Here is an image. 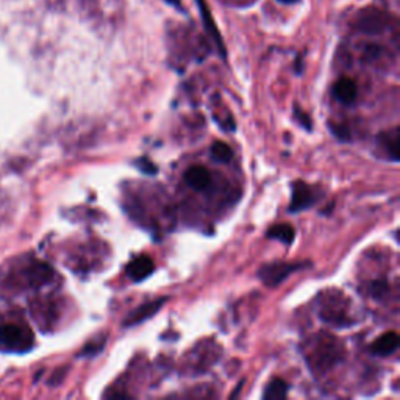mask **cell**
<instances>
[{
	"mask_svg": "<svg viewBox=\"0 0 400 400\" xmlns=\"http://www.w3.org/2000/svg\"><path fill=\"white\" fill-rule=\"evenodd\" d=\"M391 24V16L377 6H367V8L358 11L355 17V29L366 35H380L388 30Z\"/></svg>",
	"mask_w": 400,
	"mask_h": 400,
	"instance_id": "1",
	"label": "cell"
},
{
	"mask_svg": "<svg viewBox=\"0 0 400 400\" xmlns=\"http://www.w3.org/2000/svg\"><path fill=\"white\" fill-rule=\"evenodd\" d=\"M0 344L5 349L27 350L34 344V334L27 327L6 324L0 327Z\"/></svg>",
	"mask_w": 400,
	"mask_h": 400,
	"instance_id": "2",
	"label": "cell"
},
{
	"mask_svg": "<svg viewBox=\"0 0 400 400\" xmlns=\"http://www.w3.org/2000/svg\"><path fill=\"white\" fill-rule=\"evenodd\" d=\"M302 267H304V265L300 263H271L261 267L258 275L265 285L277 286L281 281L290 277L292 272L299 271Z\"/></svg>",
	"mask_w": 400,
	"mask_h": 400,
	"instance_id": "3",
	"label": "cell"
},
{
	"mask_svg": "<svg viewBox=\"0 0 400 400\" xmlns=\"http://www.w3.org/2000/svg\"><path fill=\"white\" fill-rule=\"evenodd\" d=\"M166 300L168 299H156L152 302H146V304H142L141 306L135 308V310L124 319V327H135L155 316L160 308L166 304Z\"/></svg>",
	"mask_w": 400,
	"mask_h": 400,
	"instance_id": "4",
	"label": "cell"
},
{
	"mask_svg": "<svg viewBox=\"0 0 400 400\" xmlns=\"http://www.w3.org/2000/svg\"><path fill=\"white\" fill-rule=\"evenodd\" d=\"M314 203V193L313 189L306 185L305 182H296L292 185V198L290 212L297 213L310 208Z\"/></svg>",
	"mask_w": 400,
	"mask_h": 400,
	"instance_id": "5",
	"label": "cell"
},
{
	"mask_svg": "<svg viewBox=\"0 0 400 400\" xmlns=\"http://www.w3.org/2000/svg\"><path fill=\"white\" fill-rule=\"evenodd\" d=\"M195 3H198V6H199L202 21H203V25H205L208 35L212 36L213 43L216 44V47H218V50H219V54H221L222 57H225L224 43H222V38H221V35H219V30H218V27H216V24H214V21H213L212 15H209L208 5L205 3V0H195Z\"/></svg>",
	"mask_w": 400,
	"mask_h": 400,
	"instance_id": "6",
	"label": "cell"
},
{
	"mask_svg": "<svg viewBox=\"0 0 400 400\" xmlns=\"http://www.w3.org/2000/svg\"><path fill=\"white\" fill-rule=\"evenodd\" d=\"M155 271V265L152 258L141 255V257L135 258L132 263L127 266V275L133 281H142L146 280L150 274Z\"/></svg>",
	"mask_w": 400,
	"mask_h": 400,
	"instance_id": "7",
	"label": "cell"
},
{
	"mask_svg": "<svg viewBox=\"0 0 400 400\" xmlns=\"http://www.w3.org/2000/svg\"><path fill=\"white\" fill-rule=\"evenodd\" d=\"M399 347V334L396 332H388L376 339V343H372L371 352L377 357H390L397 350Z\"/></svg>",
	"mask_w": 400,
	"mask_h": 400,
	"instance_id": "8",
	"label": "cell"
},
{
	"mask_svg": "<svg viewBox=\"0 0 400 400\" xmlns=\"http://www.w3.org/2000/svg\"><path fill=\"white\" fill-rule=\"evenodd\" d=\"M333 96L338 102L344 105H350L355 102L358 96V88L357 84L350 78H341L333 87Z\"/></svg>",
	"mask_w": 400,
	"mask_h": 400,
	"instance_id": "9",
	"label": "cell"
},
{
	"mask_svg": "<svg viewBox=\"0 0 400 400\" xmlns=\"http://www.w3.org/2000/svg\"><path fill=\"white\" fill-rule=\"evenodd\" d=\"M185 182L195 191H203L212 185V174L203 166H193L185 172Z\"/></svg>",
	"mask_w": 400,
	"mask_h": 400,
	"instance_id": "10",
	"label": "cell"
},
{
	"mask_svg": "<svg viewBox=\"0 0 400 400\" xmlns=\"http://www.w3.org/2000/svg\"><path fill=\"white\" fill-rule=\"evenodd\" d=\"M267 238L271 239H277L281 241L283 244H291L294 241V236H296V232H294L292 225L290 224H279V225H274L267 230Z\"/></svg>",
	"mask_w": 400,
	"mask_h": 400,
	"instance_id": "11",
	"label": "cell"
},
{
	"mask_svg": "<svg viewBox=\"0 0 400 400\" xmlns=\"http://www.w3.org/2000/svg\"><path fill=\"white\" fill-rule=\"evenodd\" d=\"M380 142H382L383 149L386 150L391 155V158L397 161L399 160V155H397V150H399V130L394 128L392 132L388 133H382L380 135Z\"/></svg>",
	"mask_w": 400,
	"mask_h": 400,
	"instance_id": "12",
	"label": "cell"
},
{
	"mask_svg": "<svg viewBox=\"0 0 400 400\" xmlns=\"http://www.w3.org/2000/svg\"><path fill=\"white\" fill-rule=\"evenodd\" d=\"M286 394H288V385H286L285 380L275 378L267 385L263 397L266 400H279V399H285Z\"/></svg>",
	"mask_w": 400,
	"mask_h": 400,
	"instance_id": "13",
	"label": "cell"
},
{
	"mask_svg": "<svg viewBox=\"0 0 400 400\" xmlns=\"http://www.w3.org/2000/svg\"><path fill=\"white\" fill-rule=\"evenodd\" d=\"M212 156L219 163H228L233 158V152L228 144L222 141H216L212 146Z\"/></svg>",
	"mask_w": 400,
	"mask_h": 400,
	"instance_id": "14",
	"label": "cell"
},
{
	"mask_svg": "<svg viewBox=\"0 0 400 400\" xmlns=\"http://www.w3.org/2000/svg\"><path fill=\"white\" fill-rule=\"evenodd\" d=\"M105 346V339L102 338V341H96V343H91L87 347H83V350L80 353V357H93L96 353H99Z\"/></svg>",
	"mask_w": 400,
	"mask_h": 400,
	"instance_id": "15",
	"label": "cell"
},
{
	"mask_svg": "<svg viewBox=\"0 0 400 400\" xmlns=\"http://www.w3.org/2000/svg\"><path fill=\"white\" fill-rule=\"evenodd\" d=\"M136 166L140 168V170L141 172H144V174H147V175H155L156 174V166L154 165L152 161H150L149 158H140L136 161Z\"/></svg>",
	"mask_w": 400,
	"mask_h": 400,
	"instance_id": "16",
	"label": "cell"
},
{
	"mask_svg": "<svg viewBox=\"0 0 400 400\" xmlns=\"http://www.w3.org/2000/svg\"><path fill=\"white\" fill-rule=\"evenodd\" d=\"M332 132L341 141H350V132L343 126H332Z\"/></svg>",
	"mask_w": 400,
	"mask_h": 400,
	"instance_id": "17",
	"label": "cell"
},
{
	"mask_svg": "<svg viewBox=\"0 0 400 400\" xmlns=\"http://www.w3.org/2000/svg\"><path fill=\"white\" fill-rule=\"evenodd\" d=\"M371 294L373 297H383L385 294H386V283H383V281H376V283H372V288H371Z\"/></svg>",
	"mask_w": 400,
	"mask_h": 400,
	"instance_id": "18",
	"label": "cell"
},
{
	"mask_svg": "<svg viewBox=\"0 0 400 400\" xmlns=\"http://www.w3.org/2000/svg\"><path fill=\"white\" fill-rule=\"evenodd\" d=\"M296 116L299 117V121H302V126H304L305 128H310V126H311V121H310V117H308L304 111H299L297 108H296Z\"/></svg>",
	"mask_w": 400,
	"mask_h": 400,
	"instance_id": "19",
	"label": "cell"
},
{
	"mask_svg": "<svg viewBox=\"0 0 400 400\" xmlns=\"http://www.w3.org/2000/svg\"><path fill=\"white\" fill-rule=\"evenodd\" d=\"M279 2H281V3H288V5H290V3H296L297 0H279Z\"/></svg>",
	"mask_w": 400,
	"mask_h": 400,
	"instance_id": "20",
	"label": "cell"
}]
</instances>
